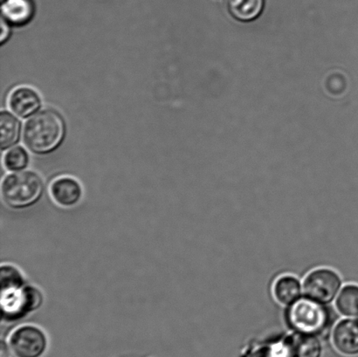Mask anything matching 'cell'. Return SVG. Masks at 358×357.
Masks as SVG:
<instances>
[{
    "mask_svg": "<svg viewBox=\"0 0 358 357\" xmlns=\"http://www.w3.org/2000/svg\"><path fill=\"white\" fill-rule=\"evenodd\" d=\"M2 323L14 324L27 319L41 309L45 296L38 286L27 284L1 290Z\"/></svg>",
    "mask_w": 358,
    "mask_h": 357,
    "instance_id": "cell-3",
    "label": "cell"
},
{
    "mask_svg": "<svg viewBox=\"0 0 358 357\" xmlns=\"http://www.w3.org/2000/svg\"><path fill=\"white\" fill-rule=\"evenodd\" d=\"M15 357H45L51 347L47 331L38 325H17L6 337Z\"/></svg>",
    "mask_w": 358,
    "mask_h": 357,
    "instance_id": "cell-4",
    "label": "cell"
},
{
    "mask_svg": "<svg viewBox=\"0 0 358 357\" xmlns=\"http://www.w3.org/2000/svg\"><path fill=\"white\" fill-rule=\"evenodd\" d=\"M0 357H15L13 355L12 349H10L6 337H2L1 339V344H0Z\"/></svg>",
    "mask_w": 358,
    "mask_h": 357,
    "instance_id": "cell-19",
    "label": "cell"
},
{
    "mask_svg": "<svg viewBox=\"0 0 358 357\" xmlns=\"http://www.w3.org/2000/svg\"><path fill=\"white\" fill-rule=\"evenodd\" d=\"M341 286L336 272L329 269L312 272L304 282V291L308 298L319 303H328L335 298Z\"/></svg>",
    "mask_w": 358,
    "mask_h": 357,
    "instance_id": "cell-6",
    "label": "cell"
},
{
    "mask_svg": "<svg viewBox=\"0 0 358 357\" xmlns=\"http://www.w3.org/2000/svg\"><path fill=\"white\" fill-rule=\"evenodd\" d=\"M65 136V124L57 112L42 110L27 122L24 140L28 149L37 154L54 152Z\"/></svg>",
    "mask_w": 358,
    "mask_h": 357,
    "instance_id": "cell-2",
    "label": "cell"
},
{
    "mask_svg": "<svg viewBox=\"0 0 358 357\" xmlns=\"http://www.w3.org/2000/svg\"><path fill=\"white\" fill-rule=\"evenodd\" d=\"M1 43H3L7 38H8L10 29L8 24H7V21L5 19H3L1 20Z\"/></svg>",
    "mask_w": 358,
    "mask_h": 357,
    "instance_id": "cell-20",
    "label": "cell"
},
{
    "mask_svg": "<svg viewBox=\"0 0 358 357\" xmlns=\"http://www.w3.org/2000/svg\"><path fill=\"white\" fill-rule=\"evenodd\" d=\"M336 307L346 316H358V286H347L336 300Z\"/></svg>",
    "mask_w": 358,
    "mask_h": 357,
    "instance_id": "cell-15",
    "label": "cell"
},
{
    "mask_svg": "<svg viewBox=\"0 0 358 357\" xmlns=\"http://www.w3.org/2000/svg\"><path fill=\"white\" fill-rule=\"evenodd\" d=\"M2 17L14 26H24L30 22L34 14L31 0H1Z\"/></svg>",
    "mask_w": 358,
    "mask_h": 357,
    "instance_id": "cell-11",
    "label": "cell"
},
{
    "mask_svg": "<svg viewBox=\"0 0 358 357\" xmlns=\"http://www.w3.org/2000/svg\"><path fill=\"white\" fill-rule=\"evenodd\" d=\"M3 166L10 173L24 170L29 164V156L22 147L10 149L3 156Z\"/></svg>",
    "mask_w": 358,
    "mask_h": 357,
    "instance_id": "cell-17",
    "label": "cell"
},
{
    "mask_svg": "<svg viewBox=\"0 0 358 357\" xmlns=\"http://www.w3.org/2000/svg\"><path fill=\"white\" fill-rule=\"evenodd\" d=\"M0 194L6 208L16 212L26 211L42 201L45 184L40 175L34 171H16L3 178Z\"/></svg>",
    "mask_w": 358,
    "mask_h": 357,
    "instance_id": "cell-1",
    "label": "cell"
},
{
    "mask_svg": "<svg viewBox=\"0 0 358 357\" xmlns=\"http://www.w3.org/2000/svg\"><path fill=\"white\" fill-rule=\"evenodd\" d=\"M333 344L343 355H358V321L345 320L338 323L333 334Z\"/></svg>",
    "mask_w": 358,
    "mask_h": 357,
    "instance_id": "cell-10",
    "label": "cell"
},
{
    "mask_svg": "<svg viewBox=\"0 0 358 357\" xmlns=\"http://www.w3.org/2000/svg\"><path fill=\"white\" fill-rule=\"evenodd\" d=\"M10 110L17 117L26 118L37 112L41 106L38 94L31 87H19L9 96Z\"/></svg>",
    "mask_w": 358,
    "mask_h": 357,
    "instance_id": "cell-9",
    "label": "cell"
},
{
    "mask_svg": "<svg viewBox=\"0 0 358 357\" xmlns=\"http://www.w3.org/2000/svg\"><path fill=\"white\" fill-rule=\"evenodd\" d=\"M282 357H321L322 345L313 335H291L280 346Z\"/></svg>",
    "mask_w": 358,
    "mask_h": 357,
    "instance_id": "cell-8",
    "label": "cell"
},
{
    "mask_svg": "<svg viewBox=\"0 0 358 357\" xmlns=\"http://www.w3.org/2000/svg\"><path fill=\"white\" fill-rule=\"evenodd\" d=\"M322 303L313 300H297L289 311V321L294 330L301 333H322L329 324V314Z\"/></svg>",
    "mask_w": 358,
    "mask_h": 357,
    "instance_id": "cell-5",
    "label": "cell"
},
{
    "mask_svg": "<svg viewBox=\"0 0 358 357\" xmlns=\"http://www.w3.org/2000/svg\"><path fill=\"white\" fill-rule=\"evenodd\" d=\"M249 357H282L280 348L265 347L257 349Z\"/></svg>",
    "mask_w": 358,
    "mask_h": 357,
    "instance_id": "cell-18",
    "label": "cell"
},
{
    "mask_svg": "<svg viewBox=\"0 0 358 357\" xmlns=\"http://www.w3.org/2000/svg\"><path fill=\"white\" fill-rule=\"evenodd\" d=\"M0 143L1 149L7 150L15 145L20 135L19 120L7 111H3L0 115Z\"/></svg>",
    "mask_w": 358,
    "mask_h": 357,
    "instance_id": "cell-13",
    "label": "cell"
},
{
    "mask_svg": "<svg viewBox=\"0 0 358 357\" xmlns=\"http://www.w3.org/2000/svg\"><path fill=\"white\" fill-rule=\"evenodd\" d=\"M1 290L15 288L27 284L28 279L24 272L17 265L6 262L0 268Z\"/></svg>",
    "mask_w": 358,
    "mask_h": 357,
    "instance_id": "cell-16",
    "label": "cell"
},
{
    "mask_svg": "<svg viewBox=\"0 0 358 357\" xmlns=\"http://www.w3.org/2000/svg\"><path fill=\"white\" fill-rule=\"evenodd\" d=\"M49 195L54 204L62 209H73L84 198L83 184L76 178L62 176L55 178L49 185Z\"/></svg>",
    "mask_w": 358,
    "mask_h": 357,
    "instance_id": "cell-7",
    "label": "cell"
},
{
    "mask_svg": "<svg viewBox=\"0 0 358 357\" xmlns=\"http://www.w3.org/2000/svg\"><path fill=\"white\" fill-rule=\"evenodd\" d=\"M273 293L279 303L289 305L296 302L301 296V286L296 278L284 276L276 282Z\"/></svg>",
    "mask_w": 358,
    "mask_h": 357,
    "instance_id": "cell-14",
    "label": "cell"
},
{
    "mask_svg": "<svg viewBox=\"0 0 358 357\" xmlns=\"http://www.w3.org/2000/svg\"><path fill=\"white\" fill-rule=\"evenodd\" d=\"M227 2L231 15L245 22L258 17L264 6V0H227Z\"/></svg>",
    "mask_w": 358,
    "mask_h": 357,
    "instance_id": "cell-12",
    "label": "cell"
}]
</instances>
